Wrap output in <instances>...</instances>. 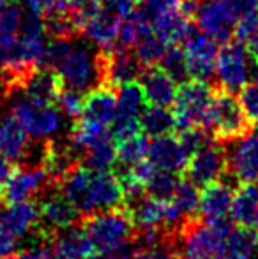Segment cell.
Returning <instances> with one entry per match:
<instances>
[{"label":"cell","mask_w":258,"mask_h":259,"mask_svg":"<svg viewBox=\"0 0 258 259\" xmlns=\"http://www.w3.org/2000/svg\"><path fill=\"white\" fill-rule=\"evenodd\" d=\"M60 191L75 203L80 213L85 215L119 210L126 205V194L119 175L94 169L85 164H78L65 175L60 180Z\"/></svg>","instance_id":"obj_1"},{"label":"cell","mask_w":258,"mask_h":259,"mask_svg":"<svg viewBox=\"0 0 258 259\" xmlns=\"http://www.w3.org/2000/svg\"><path fill=\"white\" fill-rule=\"evenodd\" d=\"M97 52L75 42V39H52L45 67L53 69L60 76L64 87L87 94L101 85Z\"/></svg>","instance_id":"obj_2"},{"label":"cell","mask_w":258,"mask_h":259,"mask_svg":"<svg viewBox=\"0 0 258 259\" xmlns=\"http://www.w3.org/2000/svg\"><path fill=\"white\" fill-rule=\"evenodd\" d=\"M232 228L228 219L186 224L180 229L179 259H227V240Z\"/></svg>","instance_id":"obj_3"},{"label":"cell","mask_w":258,"mask_h":259,"mask_svg":"<svg viewBox=\"0 0 258 259\" xmlns=\"http://www.w3.org/2000/svg\"><path fill=\"white\" fill-rule=\"evenodd\" d=\"M87 236L99 257H108L129 247L134 238V224L126 211H99L89 215L83 224Z\"/></svg>","instance_id":"obj_4"},{"label":"cell","mask_w":258,"mask_h":259,"mask_svg":"<svg viewBox=\"0 0 258 259\" xmlns=\"http://www.w3.org/2000/svg\"><path fill=\"white\" fill-rule=\"evenodd\" d=\"M234 94L235 92L225 90L221 87L214 90L209 122H207V129L210 131V134L216 140L228 143L248 134L251 123L248 113L242 108L241 99H237Z\"/></svg>","instance_id":"obj_5"},{"label":"cell","mask_w":258,"mask_h":259,"mask_svg":"<svg viewBox=\"0 0 258 259\" xmlns=\"http://www.w3.org/2000/svg\"><path fill=\"white\" fill-rule=\"evenodd\" d=\"M214 76L221 89L241 92L249 81L258 78V64L244 42L230 39L223 42V48L217 52Z\"/></svg>","instance_id":"obj_6"},{"label":"cell","mask_w":258,"mask_h":259,"mask_svg":"<svg viewBox=\"0 0 258 259\" xmlns=\"http://www.w3.org/2000/svg\"><path fill=\"white\" fill-rule=\"evenodd\" d=\"M214 90L202 79H186L177 89L173 103V115L177 120V131L202 127L207 129L209 111L212 104Z\"/></svg>","instance_id":"obj_7"},{"label":"cell","mask_w":258,"mask_h":259,"mask_svg":"<svg viewBox=\"0 0 258 259\" xmlns=\"http://www.w3.org/2000/svg\"><path fill=\"white\" fill-rule=\"evenodd\" d=\"M32 140H48L64 125V113L55 103H43L21 96L11 109Z\"/></svg>","instance_id":"obj_8"},{"label":"cell","mask_w":258,"mask_h":259,"mask_svg":"<svg viewBox=\"0 0 258 259\" xmlns=\"http://www.w3.org/2000/svg\"><path fill=\"white\" fill-rule=\"evenodd\" d=\"M97 60H99L101 85H106L115 90L124 83L140 78L145 69V65L136 57L134 50L122 48L117 45L114 48L99 50Z\"/></svg>","instance_id":"obj_9"},{"label":"cell","mask_w":258,"mask_h":259,"mask_svg":"<svg viewBox=\"0 0 258 259\" xmlns=\"http://www.w3.org/2000/svg\"><path fill=\"white\" fill-rule=\"evenodd\" d=\"M228 171V150L219 140L212 138L202 148L191 154L186 166V175L198 187H205L214 182L223 180Z\"/></svg>","instance_id":"obj_10"},{"label":"cell","mask_w":258,"mask_h":259,"mask_svg":"<svg viewBox=\"0 0 258 259\" xmlns=\"http://www.w3.org/2000/svg\"><path fill=\"white\" fill-rule=\"evenodd\" d=\"M147 97H145L141 83L128 81L117 89V116L112 125L117 140H122L131 134L141 131L140 118L147 109Z\"/></svg>","instance_id":"obj_11"},{"label":"cell","mask_w":258,"mask_h":259,"mask_svg":"<svg viewBox=\"0 0 258 259\" xmlns=\"http://www.w3.org/2000/svg\"><path fill=\"white\" fill-rule=\"evenodd\" d=\"M180 45L186 55L190 78L209 81L216 74V58L219 52L216 39L205 34L202 28L191 27Z\"/></svg>","instance_id":"obj_12"},{"label":"cell","mask_w":258,"mask_h":259,"mask_svg":"<svg viewBox=\"0 0 258 259\" xmlns=\"http://www.w3.org/2000/svg\"><path fill=\"white\" fill-rule=\"evenodd\" d=\"M195 20L205 34L217 42H227L234 39L239 13L234 0H202Z\"/></svg>","instance_id":"obj_13"},{"label":"cell","mask_w":258,"mask_h":259,"mask_svg":"<svg viewBox=\"0 0 258 259\" xmlns=\"http://www.w3.org/2000/svg\"><path fill=\"white\" fill-rule=\"evenodd\" d=\"M50 182H52V177L48 175L45 166L14 167L2 189L0 201L6 205V203H20L34 199L48 187Z\"/></svg>","instance_id":"obj_14"},{"label":"cell","mask_w":258,"mask_h":259,"mask_svg":"<svg viewBox=\"0 0 258 259\" xmlns=\"http://www.w3.org/2000/svg\"><path fill=\"white\" fill-rule=\"evenodd\" d=\"M228 169L234 180L251 184L258 178V134H244L230 141Z\"/></svg>","instance_id":"obj_15"},{"label":"cell","mask_w":258,"mask_h":259,"mask_svg":"<svg viewBox=\"0 0 258 259\" xmlns=\"http://www.w3.org/2000/svg\"><path fill=\"white\" fill-rule=\"evenodd\" d=\"M41 222V206L34 199L20 203H6L0 208V228L16 240L35 231Z\"/></svg>","instance_id":"obj_16"},{"label":"cell","mask_w":258,"mask_h":259,"mask_svg":"<svg viewBox=\"0 0 258 259\" xmlns=\"http://www.w3.org/2000/svg\"><path fill=\"white\" fill-rule=\"evenodd\" d=\"M147 160L161 171L180 173L182 169H186L190 155L180 143L179 136L166 134V136H159L149 141Z\"/></svg>","instance_id":"obj_17"},{"label":"cell","mask_w":258,"mask_h":259,"mask_svg":"<svg viewBox=\"0 0 258 259\" xmlns=\"http://www.w3.org/2000/svg\"><path fill=\"white\" fill-rule=\"evenodd\" d=\"M53 259H99L83 226H69L55 231L50 240Z\"/></svg>","instance_id":"obj_18"},{"label":"cell","mask_w":258,"mask_h":259,"mask_svg":"<svg viewBox=\"0 0 258 259\" xmlns=\"http://www.w3.org/2000/svg\"><path fill=\"white\" fill-rule=\"evenodd\" d=\"M117 116V90L99 85L87 92L83 111L78 120L94 125L112 127Z\"/></svg>","instance_id":"obj_19"},{"label":"cell","mask_w":258,"mask_h":259,"mask_svg":"<svg viewBox=\"0 0 258 259\" xmlns=\"http://www.w3.org/2000/svg\"><path fill=\"white\" fill-rule=\"evenodd\" d=\"M122 16H119L115 11L108 9L106 6L97 11L92 18L83 23L82 34L87 37L97 50H108L117 45L119 28H121Z\"/></svg>","instance_id":"obj_20"},{"label":"cell","mask_w":258,"mask_h":259,"mask_svg":"<svg viewBox=\"0 0 258 259\" xmlns=\"http://www.w3.org/2000/svg\"><path fill=\"white\" fill-rule=\"evenodd\" d=\"M141 87H143L147 103L151 106L170 108L177 97V81L161 67V65H149L141 72Z\"/></svg>","instance_id":"obj_21"},{"label":"cell","mask_w":258,"mask_h":259,"mask_svg":"<svg viewBox=\"0 0 258 259\" xmlns=\"http://www.w3.org/2000/svg\"><path fill=\"white\" fill-rule=\"evenodd\" d=\"M41 222L50 231H60L75 226L80 219V210L62 191L48 192L41 203Z\"/></svg>","instance_id":"obj_22"},{"label":"cell","mask_w":258,"mask_h":259,"mask_svg":"<svg viewBox=\"0 0 258 259\" xmlns=\"http://www.w3.org/2000/svg\"><path fill=\"white\" fill-rule=\"evenodd\" d=\"M234 189L228 182H214L200 192V217L203 221H225L234 205Z\"/></svg>","instance_id":"obj_23"},{"label":"cell","mask_w":258,"mask_h":259,"mask_svg":"<svg viewBox=\"0 0 258 259\" xmlns=\"http://www.w3.org/2000/svg\"><path fill=\"white\" fill-rule=\"evenodd\" d=\"M28 140L30 136L13 113L0 116V155H4L13 164L20 162L30 147Z\"/></svg>","instance_id":"obj_24"},{"label":"cell","mask_w":258,"mask_h":259,"mask_svg":"<svg viewBox=\"0 0 258 259\" xmlns=\"http://www.w3.org/2000/svg\"><path fill=\"white\" fill-rule=\"evenodd\" d=\"M64 89V83L60 76L53 69L41 67L32 72L20 89L21 96H27L30 99L43 101V103H55L59 99L60 92Z\"/></svg>","instance_id":"obj_25"},{"label":"cell","mask_w":258,"mask_h":259,"mask_svg":"<svg viewBox=\"0 0 258 259\" xmlns=\"http://www.w3.org/2000/svg\"><path fill=\"white\" fill-rule=\"evenodd\" d=\"M230 217L237 226L258 229V185L244 184L234 196Z\"/></svg>","instance_id":"obj_26"},{"label":"cell","mask_w":258,"mask_h":259,"mask_svg":"<svg viewBox=\"0 0 258 259\" xmlns=\"http://www.w3.org/2000/svg\"><path fill=\"white\" fill-rule=\"evenodd\" d=\"M191 18L186 16L182 11L177 7L175 11L165 14L159 20H156L154 23L151 25L152 32L156 35L163 39L168 45H179V42L184 41V37L188 35V32L191 30Z\"/></svg>","instance_id":"obj_27"},{"label":"cell","mask_w":258,"mask_h":259,"mask_svg":"<svg viewBox=\"0 0 258 259\" xmlns=\"http://www.w3.org/2000/svg\"><path fill=\"white\" fill-rule=\"evenodd\" d=\"M258 231L251 228H232L227 240V259H256Z\"/></svg>","instance_id":"obj_28"},{"label":"cell","mask_w":258,"mask_h":259,"mask_svg":"<svg viewBox=\"0 0 258 259\" xmlns=\"http://www.w3.org/2000/svg\"><path fill=\"white\" fill-rule=\"evenodd\" d=\"M140 127L141 133H145L149 138H159L172 134L177 129V120L168 108L149 104L140 118Z\"/></svg>","instance_id":"obj_29"},{"label":"cell","mask_w":258,"mask_h":259,"mask_svg":"<svg viewBox=\"0 0 258 259\" xmlns=\"http://www.w3.org/2000/svg\"><path fill=\"white\" fill-rule=\"evenodd\" d=\"M145 133H136L126 136L122 140H117V164L121 169H129L136 166L138 162L147 159L149 140Z\"/></svg>","instance_id":"obj_30"},{"label":"cell","mask_w":258,"mask_h":259,"mask_svg":"<svg viewBox=\"0 0 258 259\" xmlns=\"http://www.w3.org/2000/svg\"><path fill=\"white\" fill-rule=\"evenodd\" d=\"M172 203L177 206V210L182 213L186 221H191L200 210V191L198 185L188 178V180H180L177 185L175 192H173Z\"/></svg>","instance_id":"obj_31"},{"label":"cell","mask_w":258,"mask_h":259,"mask_svg":"<svg viewBox=\"0 0 258 259\" xmlns=\"http://www.w3.org/2000/svg\"><path fill=\"white\" fill-rule=\"evenodd\" d=\"M168 46H170L168 42H165L159 35L151 32V34H147L138 42L136 48H134V53L140 58L141 64H143L145 67H149V65H158L159 62H161L163 55L166 53Z\"/></svg>","instance_id":"obj_32"},{"label":"cell","mask_w":258,"mask_h":259,"mask_svg":"<svg viewBox=\"0 0 258 259\" xmlns=\"http://www.w3.org/2000/svg\"><path fill=\"white\" fill-rule=\"evenodd\" d=\"M158 65H161L175 81H186L190 79V71H188V60L184 50L179 48L177 45H170L166 53L163 55L161 62Z\"/></svg>","instance_id":"obj_33"},{"label":"cell","mask_w":258,"mask_h":259,"mask_svg":"<svg viewBox=\"0 0 258 259\" xmlns=\"http://www.w3.org/2000/svg\"><path fill=\"white\" fill-rule=\"evenodd\" d=\"M180 0H136L133 13H136L143 21L152 25L165 14L172 13L179 7Z\"/></svg>","instance_id":"obj_34"},{"label":"cell","mask_w":258,"mask_h":259,"mask_svg":"<svg viewBox=\"0 0 258 259\" xmlns=\"http://www.w3.org/2000/svg\"><path fill=\"white\" fill-rule=\"evenodd\" d=\"M85 96L87 94L80 92L75 89H67L64 87L62 92H60L59 99H57V106L62 109V113L69 118H80L83 111V103H85Z\"/></svg>","instance_id":"obj_35"},{"label":"cell","mask_w":258,"mask_h":259,"mask_svg":"<svg viewBox=\"0 0 258 259\" xmlns=\"http://www.w3.org/2000/svg\"><path fill=\"white\" fill-rule=\"evenodd\" d=\"M67 7L80 21V27H83L89 18H92L97 11L104 7V0H67Z\"/></svg>","instance_id":"obj_36"},{"label":"cell","mask_w":258,"mask_h":259,"mask_svg":"<svg viewBox=\"0 0 258 259\" xmlns=\"http://www.w3.org/2000/svg\"><path fill=\"white\" fill-rule=\"evenodd\" d=\"M241 104L244 111L248 113L251 122H258V78L249 81L244 89L241 90Z\"/></svg>","instance_id":"obj_37"},{"label":"cell","mask_w":258,"mask_h":259,"mask_svg":"<svg viewBox=\"0 0 258 259\" xmlns=\"http://www.w3.org/2000/svg\"><path fill=\"white\" fill-rule=\"evenodd\" d=\"M25 4H27L28 11H32V13L39 14L43 18L67 7V0H25Z\"/></svg>","instance_id":"obj_38"},{"label":"cell","mask_w":258,"mask_h":259,"mask_svg":"<svg viewBox=\"0 0 258 259\" xmlns=\"http://www.w3.org/2000/svg\"><path fill=\"white\" fill-rule=\"evenodd\" d=\"M18 250V240L11 236L6 229L0 228V259H6Z\"/></svg>","instance_id":"obj_39"},{"label":"cell","mask_w":258,"mask_h":259,"mask_svg":"<svg viewBox=\"0 0 258 259\" xmlns=\"http://www.w3.org/2000/svg\"><path fill=\"white\" fill-rule=\"evenodd\" d=\"M134 4H136V0H104V6H106L108 9L115 11V13L122 18L133 13Z\"/></svg>","instance_id":"obj_40"},{"label":"cell","mask_w":258,"mask_h":259,"mask_svg":"<svg viewBox=\"0 0 258 259\" xmlns=\"http://www.w3.org/2000/svg\"><path fill=\"white\" fill-rule=\"evenodd\" d=\"M235 7H237L239 18L244 14L258 13V0H234Z\"/></svg>","instance_id":"obj_41"},{"label":"cell","mask_w":258,"mask_h":259,"mask_svg":"<svg viewBox=\"0 0 258 259\" xmlns=\"http://www.w3.org/2000/svg\"><path fill=\"white\" fill-rule=\"evenodd\" d=\"M13 162L11 160H7L4 155H0V194H2V189L4 185H6L7 178L11 177V173H13Z\"/></svg>","instance_id":"obj_42"},{"label":"cell","mask_w":258,"mask_h":259,"mask_svg":"<svg viewBox=\"0 0 258 259\" xmlns=\"http://www.w3.org/2000/svg\"><path fill=\"white\" fill-rule=\"evenodd\" d=\"M246 46H248V52L251 53V57L256 60V64H258V28H256V32L251 35V37L248 39V42H246Z\"/></svg>","instance_id":"obj_43"},{"label":"cell","mask_w":258,"mask_h":259,"mask_svg":"<svg viewBox=\"0 0 258 259\" xmlns=\"http://www.w3.org/2000/svg\"><path fill=\"white\" fill-rule=\"evenodd\" d=\"M0 94H7V85H6V79H4L2 67H0Z\"/></svg>","instance_id":"obj_44"},{"label":"cell","mask_w":258,"mask_h":259,"mask_svg":"<svg viewBox=\"0 0 258 259\" xmlns=\"http://www.w3.org/2000/svg\"><path fill=\"white\" fill-rule=\"evenodd\" d=\"M9 6V0H0V14L6 11V7Z\"/></svg>","instance_id":"obj_45"},{"label":"cell","mask_w":258,"mask_h":259,"mask_svg":"<svg viewBox=\"0 0 258 259\" xmlns=\"http://www.w3.org/2000/svg\"><path fill=\"white\" fill-rule=\"evenodd\" d=\"M255 134H258V122H255Z\"/></svg>","instance_id":"obj_46"},{"label":"cell","mask_w":258,"mask_h":259,"mask_svg":"<svg viewBox=\"0 0 258 259\" xmlns=\"http://www.w3.org/2000/svg\"><path fill=\"white\" fill-rule=\"evenodd\" d=\"M256 180H258V178H256Z\"/></svg>","instance_id":"obj_47"}]
</instances>
